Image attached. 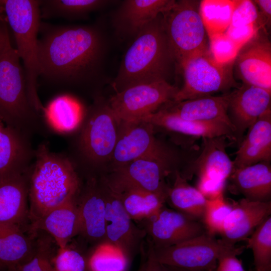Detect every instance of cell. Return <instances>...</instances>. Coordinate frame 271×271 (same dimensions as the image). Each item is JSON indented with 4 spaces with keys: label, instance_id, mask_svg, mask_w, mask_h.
I'll return each instance as SVG.
<instances>
[{
    "label": "cell",
    "instance_id": "6da1fadb",
    "mask_svg": "<svg viewBox=\"0 0 271 271\" xmlns=\"http://www.w3.org/2000/svg\"><path fill=\"white\" fill-rule=\"evenodd\" d=\"M39 33V77L62 87H89L96 83L105 48L98 27L41 22Z\"/></svg>",
    "mask_w": 271,
    "mask_h": 271
},
{
    "label": "cell",
    "instance_id": "7a4b0ae2",
    "mask_svg": "<svg viewBox=\"0 0 271 271\" xmlns=\"http://www.w3.org/2000/svg\"><path fill=\"white\" fill-rule=\"evenodd\" d=\"M81 184L70 157L50 151L46 143L35 150L29 175V218L31 224L51 209L78 195Z\"/></svg>",
    "mask_w": 271,
    "mask_h": 271
},
{
    "label": "cell",
    "instance_id": "3957f363",
    "mask_svg": "<svg viewBox=\"0 0 271 271\" xmlns=\"http://www.w3.org/2000/svg\"><path fill=\"white\" fill-rule=\"evenodd\" d=\"M175 68L160 14L134 38L124 54L112 86L117 92L138 84L169 82Z\"/></svg>",
    "mask_w": 271,
    "mask_h": 271
},
{
    "label": "cell",
    "instance_id": "277c9868",
    "mask_svg": "<svg viewBox=\"0 0 271 271\" xmlns=\"http://www.w3.org/2000/svg\"><path fill=\"white\" fill-rule=\"evenodd\" d=\"M42 117L29 99L23 66L10 41L0 53V119L31 137Z\"/></svg>",
    "mask_w": 271,
    "mask_h": 271
},
{
    "label": "cell",
    "instance_id": "5b68a950",
    "mask_svg": "<svg viewBox=\"0 0 271 271\" xmlns=\"http://www.w3.org/2000/svg\"><path fill=\"white\" fill-rule=\"evenodd\" d=\"M3 3L8 24L15 37L17 52L23 61L29 99L34 108L43 114L45 107L37 92L38 34L41 22L40 1L3 0Z\"/></svg>",
    "mask_w": 271,
    "mask_h": 271
},
{
    "label": "cell",
    "instance_id": "8992f818",
    "mask_svg": "<svg viewBox=\"0 0 271 271\" xmlns=\"http://www.w3.org/2000/svg\"><path fill=\"white\" fill-rule=\"evenodd\" d=\"M200 4L198 1H175L162 14L176 67L180 69L191 59L209 50Z\"/></svg>",
    "mask_w": 271,
    "mask_h": 271
},
{
    "label": "cell",
    "instance_id": "52a82bcc",
    "mask_svg": "<svg viewBox=\"0 0 271 271\" xmlns=\"http://www.w3.org/2000/svg\"><path fill=\"white\" fill-rule=\"evenodd\" d=\"M120 120L108 102L100 97L85 113L77 141L78 152L85 164L97 169L109 163L117 140Z\"/></svg>",
    "mask_w": 271,
    "mask_h": 271
},
{
    "label": "cell",
    "instance_id": "ba28073f",
    "mask_svg": "<svg viewBox=\"0 0 271 271\" xmlns=\"http://www.w3.org/2000/svg\"><path fill=\"white\" fill-rule=\"evenodd\" d=\"M155 131L154 126L144 119L121 121L108 171L147 156L185 164L187 162L178 151L156 137Z\"/></svg>",
    "mask_w": 271,
    "mask_h": 271
},
{
    "label": "cell",
    "instance_id": "9c48e42d",
    "mask_svg": "<svg viewBox=\"0 0 271 271\" xmlns=\"http://www.w3.org/2000/svg\"><path fill=\"white\" fill-rule=\"evenodd\" d=\"M150 245L154 257L161 263L193 271H214L221 256L242 247L227 245L206 232L167 247L155 248Z\"/></svg>",
    "mask_w": 271,
    "mask_h": 271
},
{
    "label": "cell",
    "instance_id": "30bf717a",
    "mask_svg": "<svg viewBox=\"0 0 271 271\" xmlns=\"http://www.w3.org/2000/svg\"><path fill=\"white\" fill-rule=\"evenodd\" d=\"M233 62L219 63L209 50L191 59L181 68L184 84L173 100L181 101L212 95L233 86L231 70Z\"/></svg>",
    "mask_w": 271,
    "mask_h": 271
},
{
    "label": "cell",
    "instance_id": "8fae6325",
    "mask_svg": "<svg viewBox=\"0 0 271 271\" xmlns=\"http://www.w3.org/2000/svg\"><path fill=\"white\" fill-rule=\"evenodd\" d=\"M179 89L166 81L141 83L115 92L107 102L120 121L141 120L173 100Z\"/></svg>",
    "mask_w": 271,
    "mask_h": 271
},
{
    "label": "cell",
    "instance_id": "7c38bea8",
    "mask_svg": "<svg viewBox=\"0 0 271 271\" xmlns=\"http://www.w3.org/2000/svg\"><path fill=\"white\" fill-rule=\"evenodd\" d=\"M181 168L173 161L147 156L112 169L101 176L112 187H132L167 196L169 185L166 178Z\"/></svg>",
    "mask_w": 271,
    "mask_h": 271
},
{
    "label": "cell",
    "instance_id": "4fadbf2b",
    "mask_svg": "<svg viewBox=\"0 0 271 271\" xmlns=\"http://www.w3.org/2000/svg\"><path fill=\"white\" fill-rule=\"evenodd\" d=\"M105 203V241L120 249L132 261L144 246L146 232L130 218L117 194L99 177Z\"/></svg>",
    "mask_w": 271,
    "mask_h": 271
},
{
    "label": "cell",
    "instance_id": "5bb4252c",
    "mask_svg": "<svg viewBox=\"0 0 271 271\" xmlns=\"http://www.w3.org/2000/svg\"><path fill=\"white\" fill-rule=\"evenodd\" d=\"M147 241L155 248L180 243L206 232L200 221L164 206L155 215L140 222Z\"/></svg>",
    "mask_w": 271,
    "mask_h": 271
},
{
    "label": "cell",
    "instance_id": "9a60e30c",
    "mask_svg": "<svg viewBox=\"0 0 271 271\" xmlns=\"http://www.w3.org/2000/svg\"><path fill=\"white\" fill-rule=\"evenodd\" d=\"M233 64L243 83L271 92V44L264 28L239 48Z\"/></svg>",
    "mask_w": 271,
    "mask_h": 271
},
{
    "label": "cell",
    "instance_id": "2e32d148",
    "mask_svg": "<svg viewBox=\"0 0 271 271\" xmlns=\"http://www.w3.org/2000/svg\"><path fill=\"white\" fill-rule=\"evenodd\" d=\"M201 139L200 152L180 171L181 175L187 181L196 175L199 182L225 184L233 171L226 152L229 140L224 136Z\"/></svg>",
    "mask_w": 271,
    "mask_h": 271
},
{
    "label": "cell",
    "instance_id": "e0dca14e",
    "mask_svg": "<svg viewBox=\"0 0 271 271\" xmlns=\"http://www.w3.org/2000/svg\"><path fill=\"white\" fill-rule=\"evenodd\" d=\"M271 92L242 83L229 92L227 115L238 146L244 133L263 114L271 109Z\"/></svg>",
    "mask_w": 271,
    "mask_h": 271
},
{
    "label": "cell",
    "instance_id": "ac0fdd59",
    "mask_svg": "<svg viewBox=\"0 0 271 271\" xmlns=\"http://www.w3.org/2000/svg\"><path fill=\"white\" fill-rule=\"evenodd\" d=\"M79 234L93 246L105 241V203L98 177H90L81 186L77 198Z\"/></svg>",
    "mask_w": 271,
    "mask_h": 271
},
{
    "label": "cell",
    "instance_id": "d6986e66",
    "mask_svg": "<svg viewBox=\"0 0 271 271\" xmlns=\"http://www.w3.org/2000/svg\"><path fill=\"white\" fill-rule=\"evenodd\" d=\"M151 122L155 127L183 138L182 145L187 149L196 148L195 142L203 138L224 136L235 142L231 128L220 121L198 122L188 121L177 117L162 109L142 119Z\"/></svg>",
    "mask_w": 271,
    "mask_h": 271
},
{
    "label": "cell",
    "instance_id": "ffe728a7",
    "mask_svg": "<svg viewBox=\"0 0 271 271\" xmlns=\"http://www.w3.org/2000/svg\"><path fill=\"white\" fill-rule=\"evenodd\" d=\"M271 214V201L260 202L244 198L232 203L220 235L226 244L234 246L246 239Z\"/></svg>",
    "mask_w": 271,
    "mask_h": 271
},
{
    "label": "cell",
    "instance_id": "44dd1931",
    "mask_svg": "<svg viewBox=\"0 0 271 271\" xmlns=\"http://www.w3.org/2000/svg\"><path fill=\"white\" fill-rule=\"evenodd\" d=\"M174 0H126L113 15L115 30L122 37L133 38L159 15L169 9Z\"/></svg>",
    "mask_w": 271,
    "mask_h": 271
},
{
    "label": "cell",
    "instance_id": "7402d4cb",
    "mask_svg": "<svg viewBox=\"0 0 271 271\" xmlns=\"http://www.w3.org/2000/svg\"><path fill=\"white\" fill-rule=\"evenodd\" d=\"M77 196L48 211L32 223V232L43 231L49 234L58 247L67 246L73 237L79 234Z\"/></svg>",
    "mask_w": 271,
    "mask_h": 271
},
{
    "label": "cell",
    "instance_id": "603a6c76",
    "mask_svg": "<svg viewBox=\"0 0 271 271\" xmlns=\"http://www.w3.org/2000/svg\"><path fill=\"white\" fill-rule=\"evenodd\" d=\"M229 100L228 92L221 96L208 95L181 101L172 100L159 109L185 120L223 122L233 130L227 115Z\"/></svg>",
    "mask_w": 271,
    "mask_h": 271
},
{
    "label": "cell",
    "instance_id": "cb8c5ba5",
    "mask_svg": "<svg viewBox=\"0 0 271 271\" xmlns=\"http://www.w3.org/2000/svg\"><path fill=\"white\" fill-rule=\"evenodd\" d=\"M30 137L9 126L0 129V177L29 170L35 156Z\"/></svg>",
    "mask_w": 271,
    "mask_h": 271
},
{
    "label": "cell",
    "instance_id": "d4e9b609",
    "mask_svg": "<svg viewBox=\"0 0 271 271\" xmlns=\"http://www.w3.org/2000/svg\"><path fill=\"white\" fill-rule=\"evenodd\" d=\"M233 170L271 161V109L263 114L247 129L238 146Z\"/></svg>",
    "mask_w": 271,
    "mask_h": 271
},
{
    "label": "cell",
    "instance_id": "484cf974",
    "mask_svg": "<svg viewBox=\"0 0 271 271\" xmlns=\"http://www.w3.org/2000/svg\"><path fill=\"white\" fill-rule=\"evenodd\" d=\"M29 171L0 177V223L22 226L29 218Z\"/></svg>",
    "mask_w": 271,
    "mask_h": 271
},
{
    "label": "cell",
    "instance_id": "4316f807",
    "mask_svg": "<svg viewBox=\"0 0 271 271\" xmlns=\"http://www.w3.org/2000/svg\"><path fill=\"white\" fill-rule=\"evenodd\" d=\"M228 180L232 193L241 194L251 201H270V162H260L235 169Z\"/></svg>",
    "mask_w": 271,
    "mask_h": 271
},
{
    "label": "cell",
    "instance_id": "83f0119b",
    "mask_svg": "<svg viewBox=\"0 0 271 271\" xmlns=\"http://www.w3.org/2000/svg\"><path fill=\"white\" fill-rule=\"evenodd\" d=\"M35 243L26 236L22 226L0 223V261L7 271H14L29 260L34 251Z\"/></svg>",
    "mask_w": 271,
    "mask_h": 271
},
{
    "label": "cell",
    "instance_id": "f1b7e54d",
    "mask_svg": "<svg viewBox=\"0 0 271 271\" xmlns=\"http://www.w3.org/2000/svg\"><path fill=\"white\" fill-rule=\"evenodd\" d=\"M43 117L54 131L68 133L77 130L82 123L85 113L79 102L69 95H61L44 107Z\"/></svg>",
    "mask_w": 271,
    "mask_h": 271
},
{
    "label": "cell",
    "instance_id": "f546056e",
    "mask_svg": "<svg viewBox=\"0 0 271 271\" xmlns=\"http://www.w3.org/2000/svg\"><path fill=\"white\" fill-rule=\"evenodd\" d=\"M110 187L117 194L130 218L139 223L155 215L167 202L166 195L132 187Z\"/></svg>",
    "mask_w": 271,
    "mask_h": 271
},
{
    "label": "cell",
    "instance_id": "4dcf8cb0",
    "mask_svg": "<svg viewBox=\"0 0 271 271\" xmlns=\"http://www.w3.org/2000/svg\"><path fill=\"white\" fill-rule=\"evenodd\" d=\"M173 183L169 186L167 201L174 210L201 221L207 199L197 188L191 186L176 170L173 174Z\"/></svg>",
    "mask_w": 271,
    "mask_h": 271
},
{
    "label": "cell",
    "instance_id": "1f68e13d",
    "mask_svg": "<svg viewBox=\"0 0 271 271\" xmlns=\"http://www.w3.org/2000/svg\"><path fill=\"white\" fill-rule=\"evenodd\" d=\"M113 1L104 0H41V19L56 18L75 20L86 19L89 14Z\"/></svg>",
    "mask_w": 271,
    "mask_h": 271
},
{
    "label": "cell",
    "instance_id": "d6a6232c",
    "mask_svg": "<svg viewBox=\"0 0 271 271\" xmlns=\"http://www.w3.org/2000/svg\"><path fill=\"white\" fill-rule=\"evenodd\" d=\"M86 259L88 271H128L132 262L120 249L106 241L93 246Z\"/></svg>",
    "mask_w": 271,
    "mask_h": 271
},
{
    "label": "cell",
    "instance_id": "836d02e7",
    "mask_svg": "<svg viewBox=\"0 0 271 271\" xmlns=\"http://www.w3.org/2000/svg\"><path fill=\"white\" fill-rule=\"evenodd\" d=\"M236 1H202L200 14L209 38L224 33L230 25Z\"/></svg>",
    "mask_w": 271,
    "mask_h": 271
},
{
    "label": "cell",
    "instance_id": "e575fe53",
    "mask_svg": "<svg viewBox=\"0 0 271 271\" xmlns=\"http://www.w3.org/2000/svg\"><path fill=\"white\" fill-rule=\"evenodd\" d=\"M255 271H271V216L260 224L247 239Z\"/></svg>",
    "mask_w": 271,
    "mask_h": 271
},
{
    "label": "cell",
    "instance_id": "d590c367",
    "mask_svg": "<svg viewBox=\"0 0 271 271\" xmlns=\"http://www.w3.org/2000/svg\"><path fill=\"white\" fill-rule=\"evenodd\" d=\"M232 209V203L226 201L223 196L207 199L201 222L206 232L210 235L221 233L225 220Z\"/></svg>",
    "mask_w": 271,
    "mask_h": 271
},
{
    "label": "cell",
    "instance_id": "8d00e7d4",
    "mask_svg": "<svg viewBox=\"0 0 271 271\" xmlns=\"http://www.w3.org/2000/svg\"><path fill=\"white\" fill-rule=\"evenodd\" d=\"M50 237H41L35 242L31 258L14 271H55L52 259L54 251Z\"/></svg>",
    "mask_w": 271,
    "mask_h": 271
},
{
    "label": "cell",
    "instance_id": "74e56055",
    "mask_svg": "<svg viewBox=\"0 0 271 271\" xmlns=\"http://www.w3.org/2000/svg\"><path fill=\"white\" fill-rule=\"evenodd\" d=\"M52 262L55 271H88L86 256L68 245L58 247Z\"/></svg>",
    "mask_w": 271,
    "mask_h": 271
},
{
    "label": "cell",
    "instance_id": "f35d334b",
    "mask_svg": "<svg viewBox=\"0 0 271 271\" xmlns=\"http://www.w3.org/2000/svg\"><path fill=\"white\" fill-rule=\"evenodd\" d=\"M258 19L259 12L253 1H236L229 26L240 27L255 25L259 27Z\"/></svg>",
    "mask_w": 271,
    "mask_h": 271
},
{
    "label": "cell",
    "instance_id": "ab89813d",
    "mask_svg": "<svg viewBox=\"0 0 271 271\" xmlns=\"http://www.w3.org/2000/svg\"><path fill=\"white\" fill-rule=\"evenodd\" d=\"M209 51L218 62L226 63L234 60L239 48L224 33L209 38Z\"/></svg>",
    "mask_w": 271,
    "mask_h": 271
},
{
    "label": "cell",
    "instance_id": "60d3db41",
    "mask_svg": "<svg viewBox=\"0 0 271 271\" xmlns=\"http://www.w3.org/2000/svg\"><path fill=\"white\" fill-rule=\"evenodd\" d=\"M147 246H144L140 253L141 261L137 271H173L172 268L158 261L154 256L150 244L147 242Z\"/></svg>",
    "mask_w": 271,
    "mask_h": 271
},
{
    "label": "cell",
    "instance_id": "b9f144b4",
    "mask_svg": "<svg viewBox=\"0 0 271 271\" xmlns=\"http://www.w3.org/2000/svg\"><path fill=\"white\" fill-rule=\"evenodd\" d=\"M260 28L251 25L245 27L229 26L224 34L239 48L248 41Z\"/></svg>",
    "mask_w": 271,
    "mask_h": 271
},
{
    "label": "cell",
    "instance_id": "7bdbcfd3",
    "mask_svg": "<svg viewBox=\"0 0 271 271\" xmlns=\"http://www.w3.org/2000/svg\"><path fill=\"white\" fill-rule=\"evenodd\" d=\"M244 247L239 249L225 253L218 259L217 267L215 271H245L242 261L237 256L243 251Z\"/></svg>",
    "mask_w": 271,
    "mask_h": 271
},
{
    "label": "cell",
    "instance_id": "ee69618b",
    "mask_svg": "<svg viewBox=\"0 0 271 271\" xmlns=\"http://www.w3.org/2000/svg\"><path fill=\"white\" fill-rule=\"evenodd\" d=\"M257 7L261 11V17H263L262 23L264 27L265 25L268 27L270 25L271 19V1L270 0H256L253 1Z\"/></svg>",
    "mask_w": 271,
    "mask_h": 271
},
{
    "label": "cell",
    "instance_id": "f6af8a7d",
    "mask_svg": "<svg viewBox=\"0 0 271 271\" xmlns=\"http://www.w3.org/2000/svg\"><path fill=\"white\" fill-rule=\"evenodd\" d=\"M10 41L7 19L0 20V53Z\"/></svg>",
    "mask_w": 271,
    "mask_h": 271
},
{
    "label": "cell",
    "instance_id": "bcb514c9",
    "mask_svg": "<svg viewBox=\"0 0 271 271\" xmlns=\"http://www.w3.org/2000/svg\"><path fill=\"white\" fill-rule=\"evenodd\" d=\"M5 18H6V17L4 11L3 0H0V20Z\"/></svg>",
    "mask_w": 271,
    "mask_h": 271
},
{
    "label": "cell",
    "instance_id": "7dc6e473",
    "mask_svg": "<svg viewBox=\"0 0 271 271\" xmlns=\"http://www.w3.org/2000/svg\"><path fill=\"white\" fill-rule=\"evenodd\" d=\"M170 267L172 268L173 271H193V270H187L185 269H183V268L175 267H173V266H170ZM201 271H208V270H201Z\"/></svg>",
    "mask_w": 271,
    "mask_h": 271
},
{
    "label": "cell",
    "instance_id": "c3c4849f",
    "mask_svg": "<svg viewBox=\"0 0 271 271\" xmlns=\"http://www.w3.org/2000/svg\"><path fill=\"white\" fill-rule=\"evenodd\" d=\"M7 270L6 266L0 261V271H5Z\"/></svg>",
    "mask_w": 271,
    "mask_h": 271
},
{
    "label": "cell",
    "instance_id": "681fc988",
    "mask_svg": "<svg viewBox=\"0 0 271 271\" xmlns=\"http://www.w3.org/2000/svg\"><path fill=\"white\" fill-rule=\"evenodd\" d=\"M5 125H5L4 123L2 121V120L0 119V129L3 127H4Z\"/></svg>",
    "mask_w": 271,
    "mask_h": 271
},
{
    "label": "cell",
    "instance_id": "f907efd6",
    "mask_svg": "<svg viewBox=\"0 0 271 271\" xmlns=\"http://www.w3.org/2000/svg\"><path fill=\"white\" fill-rule=\"evenodd\" d=\"M249 271H255V270L254 269V270L250 269Z\"/></svg>",
    "mask_w": 271,
    "mask_h": 271
}]
</instances>
